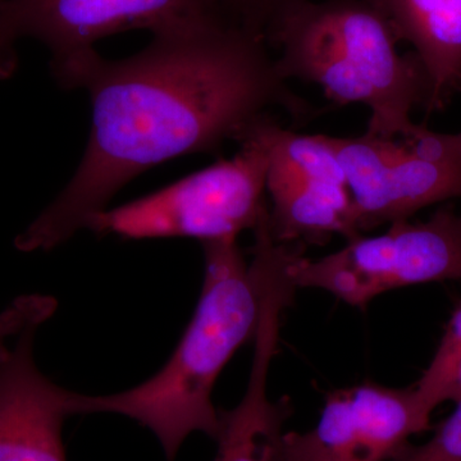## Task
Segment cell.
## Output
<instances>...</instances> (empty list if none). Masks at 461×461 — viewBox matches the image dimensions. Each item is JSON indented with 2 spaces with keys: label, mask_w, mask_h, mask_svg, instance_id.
<instances>
[{
  "label": "cell",
  "mask_w": 461,
  "mask_h": 461,
  "mask_svg": "<svg viewBox=\"0 0 461 461\" xmlns=\"http://www.w3.org/2000/svg\"><path fill=\"white\" fill-rule=\"evenodd\" d=\"M268 42L220 18L153 33L126 59L98 51L74 69L63 89L87 91L91 131L71 181L23 233V253L66 244L118 191L141 173L239 142L273 109L295 124L318 115L282 77Z\"/></svg>",
  "instance_id": "cell-1"
},
{
  "label": "cell",
  "mask_w": 461,
  "mask_h": 461,
  "mask_svg": "<svg viewBox=\"0 0 461 461\" xmlns=\"http://www.w3.org/2000/svg\"><path fill=\"white\" fill-rule=\"evenodd\" d=\"M204 280L195 313L171 359L139 386L104 396L72 393L71 414L122 415L157 437L175 461L191 433L217 439L220 411L212 393L240 346L256 338L262 311L263 272L247 263L238 239L203 242Z\"/></svg>",
  "instance_id": "cell-2"
},
{
  "label": "cell",
  "mask_w": 461,
  "mask_h": 461,
  "mask_svg": "<svg viewBox=\"0 0 461 461\" xmlns=\"http://www.w3.org/2000/svg\"><path fill=\"white\" fill-rule=\"evenodd\" d=\"M399 39L366 0H308L282 20L269 45L278 72L290 83L315 84L338 105L371 111L366 133L411 139L420 124L415 109L429 111V76L414 51L400 54Z\"/></svg>",
  "instance_id": "cell-3"
},
{
  "label": "cell",
  "mask_w": 461,
  "mask_h": 461,
  "mask_svg": "<svg viewBox=\"0 0 461 461\" xmlns=\"http://www.w3.org/2000/svg\"><path fill=\"white\" fill-rule=\"evenodd\" d=\"M268 117L240 141L235 157L144 198L107 208L93 217L86 230L124 240L187 238L202 244L253 230L268 209L264 198L268 141L263 130Z\"/></svg>",
  "instance_id": "cell-4"
},
{
  "label": "cell",
  "mask_w": 461,
  "mask_h": 461,
  "mask_svg": "<svg viewBox=\"0 0 461 461\" xmlns=\"http://www.w3.org/2000/svg\"><path fill=\"white\" fill-rule=\"evenodd\" d=\"M290 277L296 288H321L357 308L396 288L461 281V214L445 205L427 221H399L381 235L348 240L321 259L300 253Z\"/></svg>",
  "instance_id": "cell-5"
},
{
  "label": "cell",
  "mask_w": 461,
  "mask_h": 461,
  "mask_svg": "<svg viewBox=\"0 0 461 461\" xmlns=\"http://www.w3.org/2000/svg\"><path fill=\"white\" fill-rule=\"evenodd\" d=\"M205 18L226 21L212 0H0V80L16 72L21 39L50 50L51 75L60 84L108 36L157 33Z\"/></svg>",
  "instance_id": "cell-6"
},
{
  "label": "cell",
  "mask_w": 461,
  "mask_h": 461,
  "mask_svg": "<svg viewBox=\"0 0 461 461\" xmlns=\"http://www.w3.org/2000/svg\"><path fill=\"white\" fill-rule=\"evenodd\" d=\"M326 139L344 168L360 235L461 199V158L442 151L427 127L411 139Z\"/></svg>",
  "instance_id": "cell-7"
},
{
  "label": "cell",
  "mask_w": 461,
  "mask_h": 461,
  "mask_svg": "<svg viewBox=\"0 0 461 461\" xmlns=\"http://www.w3.org/2000/svg\"><path fill=\"white\" fill-rule=\"evenodd\" d=\"M268 141L269 229L276 241L326 244L332 235L362 236L344 168L326 135H302L275 118L264 121Z\"/></svg>",
  "instance_id": "cell-8"
},
{
  "label": "cell",
  "mask_w": 461,
  "mask_h": 461,
  "mask_svg": "<svg viewBox=\"0 0 461 461\" xmlns=\"http://www.w3.org/2000/svg\"><path fill=\"white\" fill-rule=\"evenodd\" d=\"M430 415L414 386L342 388L327 396L313 429L284 433L277 461H391L430 429Z\"/></svg>",
  "instance_id": "cell-9"
},
{
  "label": "cell",
  "mask_w": 461,
  "mask_h": 461,
  "mask_svg": "<svg viewBox=\"0 0 461 461\" xmlns=\"http://www.w3.org/2000/svg\"><path fill=\"white\" fill-rule=\"evenodd\" d=\"M295 287L281 273L264 281L256 350L245 395L230 411H220L214 461H277L285 424L293 414L287 397L269 399L268 375L280 341L281 317L294 302Z\"/></svg>",
  "instance_id": "cell-10"
},
{
  "label": "cell",
  "mask_w": 461,
  "mask_h": 461,
  "mask_svg": "<svg viewBox=\"0 0 461 461\" xmlns=\"http://www.w3.org/2000/svg\"><path fill=\"white\" fill-rule=\"evenodd\" d=\"M41 327L17 336L0 364V461H67L62 432L72 391L45 377L33 357Z\"/></svg>",
  "instance_id": "cell-11"
},
{
  "label": "cell",
  "mask_w": 461,
  "mask_h": 461,
  "mask_svg": "<svg viewBox=\"0 0 461 461\" xmlns=\"http://www.w3.org/2000/svg\"><path fill=\"white\" fill-rule=\"evenodd\" d=\"M429 76L427 113L442 111L461 91V0H366Z\"/></svg>",
  "instance_id": "cell-12"
},
{
  "label": "cell",
  "mask_w": 461,
  "mask_h": 461,
  "mask_svg": "<svg viewBox=\"0 0 461 461\" xmlns=\"http://www.w3.org/2000/svg\"><path fill=\"white\" fill-rule=\"evenodd\" d=\"M421 405L432 414L445 402L461 399V300L451 314L432 362L414 384Z\"/></svg>",
  "instance_id": "cell-13"
},
{
  "label": "cell",
  "mask_w": 461,
  "mask_h": 461,
  "mask_svg": "<svg viewBox=\"0 0 461 461\" xmlns=\"http://www.w3.org/2000/svg\"><path fill=\"white\" fill-rule=\"evenodd\" d=\"M224 20L269 42L285 17L308 0H212ZM269 45V44H268Z\"/></svg>",
  "instance_id": "cell-14"
},
{
  "label": "cell",
  "mask_w": 461,
  "mask_h": 461,
  "mask_svg": "<svg viewBox=\"0 0 461 461\" xmlns=\"http://www.w3.org/2000/svg\"><path fill=\"white\" fill-rule=\"evenodd\" d=\"M57 302L51 296L17 297L0 311V364L5 362L14 339L29 327H41L56 313Z\"/></svg>",
  "instance_id": "cell-15"
},
{
  "label": "cell",
  "mask_w": 461,
  "mask_h": 461,
  "mask_svg": "<svg viewBox=\"0 0 461 461\" xmlns=\"http://www.w3.org/2000/svg\"><path fill=\"white\" fill-rule=\"evenodd\" d=\"M391 461H461V399L429 441L409 444Z\"/></svg>",
  "instance_id": "cell-16"
},
{
  "label": "cell",
  "mask_w": 461,
  "mask_h": 461,
  "mask_svg": "<svg viewBox=\"0 0 461 461\" xmlns=\"http://www.w3.org/2000/svg\"><path fill=\"white\" fill-rule=\"evenodd\" d=\"M436 140L438 147L448 156L461 158V132L441 133L436 132Z\"/></svg>",
  "instance_id": "cell-17"
}]
</instances>
